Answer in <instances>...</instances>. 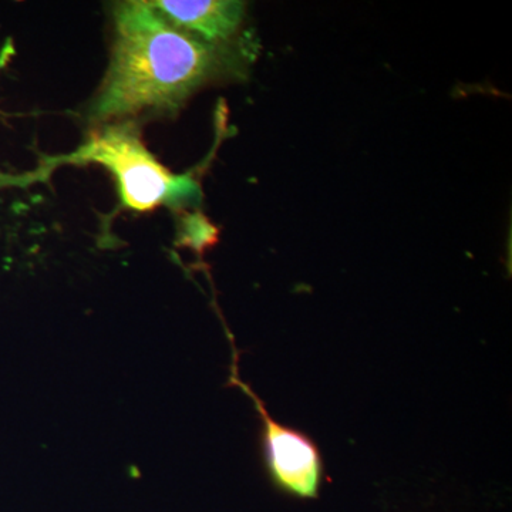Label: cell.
Segmentation results:
<instances>
[{"label": "cell", "mask_w": 512, "mask_h": 512, "mask_svg": "<svg viewBox=\"0 0 512 512\" xmlns=\"http://www.w3.org/2000/svg\"><path fill=\"white\" fill-rule=\"evenodd\" d=\"M114 22L110 67L92 107L96 120L180 109L220 63L217 46L174 28L148 2L120 3Z\"/></svg>", "instance_id": "cell-1"}, {"label": "cell", "mask_w": 512, "mask_h": 512, "mask_svg": "<svg viewBox=\"0 0 512 512\" xmlns=\"http://www.w3.org/2000/svg\"><path fill=\"white\" fill-rule=\"evenodd\" d=\"M237 360L234 352L229 383L239 387L254 403L261 420V453L269 480L291 497L302 500L318 497L325 478V464L319 447L302 431L274 420L258 394L239 379Z\"/></svg>", "instance_id": "cell-3"}, {"label": "cell", "mask_w": 512, "mask_h": 512, "mask_svg": "<svg viewBox=\"0 0 512 512\" xmlns=\"http://www.w3.org/2000/svg\"><path fill=\"white\" fill-rule=\"evenodd\" d=\"M148 3L174 28L210 45L231 39L241 28L245 16V3L235 0H156Z\"/></svg>", "instance_id": "cell-4"}, {"label": "cell", "mask_w": 512, "mask_h": 512, "mask_svg": "<svg viewBox=\"0 0 512 512\" xmlns=\"http://www.w3.org/2000/svg\"><path fill=\"white\" fill-rule=\"evenodd\" d=\"M63 163H97L109 168L119 181L120 197L127 208L150 211L161 205L180 207L200 201V185L190 175L170 173L147 150L134 124H109Z\"/></svg>", "instance_id": "cell-2"}]
</instances>
